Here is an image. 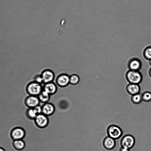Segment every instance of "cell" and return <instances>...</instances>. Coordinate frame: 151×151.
<instances>
[{"instance_id": "obj_1", "label": "cell", "mask_w": 151, "mask_h": 151, "mask_svg": "<svg viewBox=\"0 0 151 151\" xmlns=\"http://www.w3.org/2000/svg\"><path fill=\"white\" fill-rule=\"evenodd\" d=\"M125 78L129 83L137 84L140 83L143 79L142 75L139 71L129 70L125 74Z\"/></svg>"}, {"instance_id": "obj_2", "label": "cell", "mask_w": 151, "mask_h": 151, "mask_svg": "<svg viewBox=\"0 0 151 151\" xmlns=\"http://www.w3.org/2000/svg\"><path fill=\"white\" fill-rule=\"evenodd\" d=\"M42 85L33 81L27 86L26 91L29 95L37 96L42 91Z\"/></svg>"}, {"instance_id": "obj_3", "label": "cell", "mask_w": 151, "mask_h": 151, "mask_svg": "<svg viewBox=\"0 0 151 151\" xmlns=\"http://www.w3.org/2000/svg\"><path fill=\"white\" fill-rule=\"evenodd\" d=\"M106 132L108 136L115 140L119 138L123 134L121 129L114 124L109 126L107 129Z\"/></svg>"}, {"instance_id": "obj_4", "label": "cell", "mask_w": 151, "mask_h": 151, "mask_svg": "<svg viewBox=\"0 0 151 151\" xmlns=\"http://www.w3.org/2000/svg\"><path fill=\"white\" fill-rule=\"evenodd\" d=\"M25 135V130L23 128L19 127L13 128L10 133V137L13 141L23 139Z\"/></svg>"}, {"instance_id": "obj_5", "label": "cell", "mask_w": 151, "mask_h": 151, "mask_svg": "<svg viewBox=\"0 0 151 151\" xmlns=\"http://www.w3.org/2000/svg\"><path fill=\"white\" fill-rule=\"evenodd\" d=\"M135 143V139L133 136L127 134L124 136L120 141L122 147L129 150L132 148Z\"/></svg>"}, {"instance_id": "obj_6", "label": "cell", "mask_w": 151, "mask_h": 151, "mask_svg": "<svg viewBox=\"0 0 151 151\" xmlns=\"http://www.w3.org/2000/svg\"><path fill=\"white\" fill-rule=\"evenodd\" d=\"M141 60L137 57H133L130 58L127 63V67L129 70L139 71L142 67Z\"/></svg>"}, {"instance_id": "obj_7", "label": "cell", "mask_w": 151, "mask_h": 151, "mask_svg": "<svg viewBox=\"0 0 151 151\" xmlns=\"http://www.w3.org/2000/svg\"><path fill=\"white\" fill-rule=\"evenodd\" d=\"M34 120L36 126L42 129L46 127L49 122L47 116L42 113L37 115Z\"/></svg>"}, {"instance_id": "obj_8", "label": "cell", "mask_w": 151, "mask_h": 151, "mask_svg": "<svg viewBox=\"0 0 151 151\" xmlns=\"http://www.w3.org/2000/svg\"><path fill=\"white\" fill-rule=\"evenodd\" d=\"M56 84L62 88L67 86L69 84V75L66 73L59 74L55 79Z\"/></svg>"}, {"instance_id": "obj_9", "label": "cell", "mask_w": 151, "mask_h": 151, "mask_svg": "<svg viewBox=\"0 0 151 151\" xmlns=\"http://www.w3.org/2000/svg\"><path fill=\"white\" fill-rule=\"evenodd\" d=\"M40 75L43 84L52 82L55 79L54 73L50 69H46L42 71Z\"/></svg>"}, {"instance_id": "obj_10", "label": "cell", "mask_w": 151, "mask_h": 151, "mask_svg": "<svg viewBox=\"0 0 151 151\" xmlns=\"http://www.w3.org/2000/svg\"><path fill=\"white\" fill-rule=\"evenodd\" d=\"M40 102L37 96L29 95L24 99V103L28 108H33L39 105Z\"/></svg>"}, {"instance_id": "obj_11", "label": "cell", "mask_w": 151, "mask_h": 151, "mask_svg": "<svg viewBox=\"0 0 151 151\" xmlns=\"http://www.w3.org/2000/svg\"><path fill=\"white\" fill-rule=\"evenodd\" d=\"M42 113L47 116L52 115L55 111L54 105L48 102L44 104L42 106Z\"/></svg>"}, {"instance_id": "obj_12", "label": "cell", "mask_w": 151, "mask_h": 151, "mask_svg": "<svg viewBox=\"0 0 151 151\" xmlns=\"http://www.w3.org/2000/svg\"><path fill=\"white\" fill-rule=\"evenodd\" d=\"M43 90L47 93L50 95L55 94L57 91V85L54 83L51 82L43 84Z\"/></svg>"}, {"instance_id": "obj_13", "label": "cell", "mask_w": 151, "mask_h": 151, "mask_svg": "<svg viewBox=\"0 0 151 151\" xmlns=\"http://www.w3.org/2000/svg\"><path fill=\"white\" fill-rule=\"evenodd\" d=\"M126 90L128 93L132 96L139 93L140 87L139 84L129 83L126 86Z\"/></svg>"}, {"instance_id": "obj_14", "label": "cell", "mask_w": 151, "mask_h": 151, "mask_svg": "<svg viewBox=\"0 0 151 151\" xmlns=\"http://www.w3.org/2000/svg\"><path fill=\"white\" fill-rule=\"evenodd\" d=\"M103 145L106 150H111L114 148L115 146V140L108 136L104 139L103 141Z\"/></svg>"}, {"instance_id": "obj_15", "label": "cell", "mask_w": 151, "mask_h": 151, "mask_svg": "<svg viewBox=\"0 0 151 151\" xmlns=\"http://www.w3.org/2000/svg\"><path fill=\"white\" fill-rule=\"evenodd\" d=\"M12 145L13 147L18 151L23 150L25 146V143L22 139L13 140Z\"/></svg>"}, {"instance_id": "obj_16", "label": "cell", "mask_w": 151, "mask_h": 151, "mask_svg": "<svg viewBox=\"0 0 151 151\" xmlns=\"http://www.w3.org/2000/svg\"><path fill=\"white\" fill-rule=\"evenodd\" d=\"M50 96L47 93L42 90L37 97L40 102L45 104L48 102L50 99Z\"/></svg>"}, {"instance_id": "obj_17", "label": "cell", "mask_w": 151, "mask_h": 151, "mask_svg": "<svg viewBox=\"0 0 151 151\" xmlns=\"http://www.w3.org/2000/svg\"><path fill=\"white\" fill-rule=\"evenodd\" d=\"M132 102L135 104H139L142 101V94L140 93L132 95L131 98Z\"/></svg>"}, {"instance_id": "obj_18", "label": "cell", "mask_w": 151, "mask_h": 151, "mask_svg": "<svg viewBox=\"0 0 151 151\" xmlns=\"http://www.w3.org/2000/svg\"><path fill=\"white\" fill-rule=\"evenodd\" d=\"M80 81L79 76L76 74H72L69 75V84L73 85H76Z\"/></svg>"}, {"instance_id": "obj_19", "label": "cell", "mask_w": 151, "mask_h": 151, "mask_svg": "<svg viewBox=\"0 0 151 151\" xmlns=\"http://www.w3.org/2000/svg\"><path fill=\"white\" fill-rule=\"evenodd\" d=\"M25 115L30 120H34L37 114L33 108H28L26 111Z\"/></svg>"}, {"instance_id": "obj_20", "label": "cell", "mask_w": 151, "mask_h": 151, "mask_svg": "<svg viewBox=\"0 0 151 151\" xmlns=\"http://www.w3.org/2000/svg\"><path fill=\"white\" fill-rule=\"evenodd\" d=\"M143 56L146 60H151V46L146 47L143 52Z\"/></svg>"}, {"instance_id": "obj_21", "label": "cell", "mask_w": 151, "mask_h": 151, "mask_svg": "<svg viewBox=\"0 0 151 151\" xmlns=\"http://www.w3.org/2000/svg\"><path fill=\"white\" fill-rule=\"evenodd\" d=\"M142 100L143 101L149 102L151 101V92L146 91L142 94Z\"/></svg>"}, {"instance_id": "obj_22", "label": "cell", "mask_w": 151, "mask_h": 151, "mask_svg": "<svg viewBox=\"0 0 151 151\" xmlns=\"http://www.w3.org/2000/svg\"><path fill=\"white\" fill-rule=\"evenodd\" d=\"M34 81L41 84H43V81L40 74L37 75L34 77Z\"/></svg>"}, {"instance_id": "obj_23", "label": "cell", "mask_w": 151, "mask_h": 151, "mask_svg": "<svg viewBox=\"0 0 151 151\" xmlns=\"http://www.w3.org/2000/svg\"><path fill=\"white\" fill-rule=\"evenodd\" d=\"M37 115L42 113V106L38 105L33 108Z\"/></svg>"}, {"instance_id": "obj_24", "label": "cell", "mask_w": 151, "mask_h": 151, "mask_svg": "<svg viewBox=\"0 0 151 151\" xmlns=\"http://www.w3.org/2000/svg\"><path fill=\"white\" fill-rule=\"evenodd\" d=\"M119 151H130V150H129L127 149L121 147L119 149Z\"/></svg>"}, {"instance_id": "obj_25", "label": "cell", "mask_w": 151, "mask_h": 151, "mask_svg": "<svg viewBox=\"0 0 151 151\" xmlns=\"http://www.w3.org/2000/svg\"><path fill=\"white\" fill-rule=\"evenodd\" d=\"M149 74L151 78V68L150 69L149 71Z\"/></svg>"}, {"instance_id": "obj_26", "label": "cell", "mask_w": 151, "mask_h": 151, "mask_svg": "<svg viewBox=\"0 0 151 151\" xmlns=\"http://www.w3.org/2000/svg\"><path fill=\"white\" fill-rule=\"evenodd\" d=\"M0 151H5V150L3 148L0 147Z\"/></svg>"}, {"instance_id": "obj_27", "label": "cell", "mask_w": 151, "mask_h": 151, "mask_svg": "<svg viewBox=\"0 0 151 151\" xmlns=\"http://www.w3.org/2000/svg\"><path fill=\"white\" fill-rule=\"evenodd\" d=\"M149 65H150V66H151V60H149Z\"/></svg>"}]
</instances>
